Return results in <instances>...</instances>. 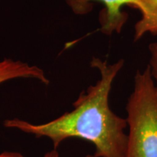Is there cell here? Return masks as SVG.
<instances>
[{
    "label": "cell",
    "instance_id": "1",
    "mask_svg": "<svg viewBox=\"0 0 157 157\" xmlns=\"http://www.w3.org/2000/svg\"><path fill=\"white\" fill-rule=\"evenodd\" d=\"M123 65V60L109 64L93 57L90 66L99 71L101 78L80 94L72 111L44 124H36L15 118L5 120L4 125L38 138L47 137L54 149L74 137L93 143L95 157H126L127 120L113 112L109 101L112 83Z\"/></svg>",
    "mask_w": 157,
    "mask_h": 157
},
{
    "label": "cell",
    "instance_id": "8",
    "mask_svg": "<svg viewBox=\"0 0 157 157\" xmlns=\"http://www.w3.org/2000/svg\"><path fill=\"white\" fill-rule=\"evenodd\" d=\"M84 157H95V156H94V155H90V154H87V155H86Z\"/></svg>",
    "mask_w": 157,
    "mask_h": 157
},
{
    "label": "cell",
    "instance_id": "6",
    "mask_svg": "<svg viewBox=\"0 0 157 157\" xmlns=\"http://www.w3.org/2000/svg\"><path fill=\"white\" fill-rule=\"evenodd\" d=\"M149 52H150V61H149V69L154 81L157 86V41L149 44Z\"/></svg>",
    "mask_w": 157,
    "mask_h": 157
},
{
    "label": "cell",
    "instance_id": "2",
    "mask_svg": "<svg viewBox=\"0 0 157 157\" xmlns=\"http://www.w3.org/2000/svg\"><path fill=\"white\" fill-rule=\"evenodd\" d=\"M126 111V157H157V86L148 66L135 74Z\"/></svg>",
    "mask_w": 157,
    "mask_h": 157
},
{
    "label": "cell",
    "instance_id": "3",
    "mask_svg": "<svg viewBox=\"0 0 157 157\" xmlns=\"http://www.w3.org/2000/svg\"><path fill=\"white\" fill-rule=\"evenodd\" d=\"M72 11L76 15L87 14L93 8L94 2H99L104 5L100 12V30L103 34L111 35L113 32L121 31L124 25L128 20V14L121 10L124 6L127 5L141 10L142 4L140 0H64Z\"/></svg>",
    "mask_w": 157,
    "mask_h": 157
},
{
    "label": "cell",
    "instance_id": "5",
    "mask_svg": "<svg viewBox=\"0 0 157 157\" xmlns=\"http://www.w3.org/2000/svg\"><path fill=\"white\" fill-rule=\"evenodd\" d=\"M142 17L135 25L134 40L140 39L147 33L157 35V0H140Z\"/></svg>",
    "mask_w": 157,
    "mask_h": 157
},
{
    "label": "cell",
    "instance_id": "7",
    "mask_svg": "<svg viewBox=\"0 0 157 157\" xmlns=\"http://www.w3.org/2000/svg\"><path fill=\"white\" fill-rule=\"evenodd\" d=\"M0 157H24V156L19 152L4 151L0 154ZM43 157H60V156L57 149L53 148L52 151L47 152Z\"/></svg>",
    "mask_w": 157,
    "mask_h": 157
},
{
    "label": "cell",
    "instance_id": "4",
    "mask_svg": "<svg viewBox=\"0 0 157 157\" xmlns=\"http://www.w3.org/2000/svg\"><path fill=\"white\" fill-rule=\"evenodd\" d=\"M21 78L36 79L44 84L50 83L44 71L38 66L10 58L0 60V84Z\"/></svg>",
    "mask_w": 157,
    "mask_h": 157
}]
</instances>
